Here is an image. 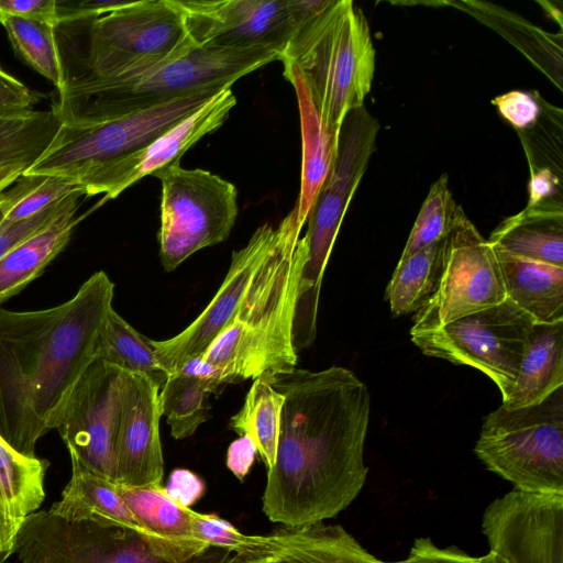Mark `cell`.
<instances>
[{
    "label": "cell",
    "instance_id": "6da1fadb",
    "mask_svg": "<svg viewBox=\"0 0 563 563\" xmlns=\"http://www.w3.org/2000/svg\"><path fill=\"white\" fill-rule=\"evenodd\" d=\"M261 378L284 396L263 512L269 521L291 527L335 517L358 496L368 473L367 386L342 366L295 367Z\"/></svg>",
    "mask_w": 563,
    "mask_h": 563
},
{
    "label": "cell",
    "instance_id": "7a4b0ae2",
    "mask_svg": "<svg viewBox=\"0 0 563 563\" xmlns=\"http://www.w3.org/2000/svg\"><path fill=\"white\" fill-rule=\"evenodd\" d=\"M114 284L99 271L69 300L42 310L0 307V435L35 457L37 441L56 427L113 309Z\"/></svg>",
    "mask_w": 563,
    "mask_h": 563
},
{
    "label": "cell",
    "instance_id": "3957f363",
    "mask_svg": "<svg viewBox=\"0 0 563 563\" xmlns=\"http://www.w3.org/2000/svg\"><path fill=\"white\" fill-rule=\"evenodd\" d=\"M297 206L276 225L266 251L225 329L202 356L225 384L271 376L296 367L292 321L307 244Z\"/></svg>",
    "mask_w": 563,
    "mask_h": 563
},
{
    "label": "cell",
    "instance_id": "277c9868",
    "mask_svg": "<svg viewBox=\"0 0 563 563\" xmlns=\"http://www.w3.org/2000/svg\"><path fill=\"white\" fill-rule=\"evenodd\" d=\"M278 56L269 47H195L130 77L70 79L52 107L62 121L121 115L206 88L233 86Z\"/></svg>",
    "mask_w": 563,
    "mask_h": 563
},
{
    "label": "cell",
    "instance_id": "5b68a950",
    "mask_svg": "<svg viewBox=\"0 0 563 563\" xmlns=\"http://www.w3.org/2000/svg\"><path fill=\"white\" fill-rule=\"evenodd\" d=\"M278 60L298 70L322 118L340 129L372 88L375 49L366 16L352 0H322L296 27Z\"/></svg>",
    "mask_w": 563,
    "mask_h": 563
},
{
    "label": "cell",
    "instance_id": "8992f818",
    "mask_svg": "<svg viewBox=\"0 0 563 563\" xmlns=\"http://www.w3.org/2000/svg\"><path fill=\"white\" fill-rule=\"evenodd\" d=\"M378 131L379 122L364 106L350 111L341 124L333 165L307 218V257L292 321L297 352L309 347L316 339L324 269L347 207L375 151Z\"/></svg>",
    "mask_w": 563,
    "mask_h": 563
},
{
    "label": "cell",
    "instance_id": "52a82bcc",
    "mask_svg": "<svg viewBox=\"0 0 563 563\" xmlns=\"http://www.w3.org/2000/svg\"><path fill=\"white\" fill-rule=\"evenodd\" d=\"M228 88L232 86L206 88L121 115L62 121L47 150L24 174L65 177L84 188L107 165L150 144Z\"/></svg>",
    "mask_w": 563,
    "mask_h": 563
},
{
    "label": "cell",
    "instance_id": "ba28073f",
    "mask_svg": "<svg viewBox=\"0 0 563 563\" xmlns=\"http://www.w3.org/2000/svg\"><path fill=\"white\" fill-rule=\"evenodd\" d=\"M474 452L514 489L563 494V387L537 405L487 415Z\"/></svg>",
    "mask_w": 563,
    "mask_h": 563
},
{
    "label": "cell",
    "instance_id": "9c48e42d",
    "mask_svg": "<svg viewBox=\"0 0 563 563\" xmlns=\"http://www.w3.org/2000/svg\"><path fill=\"white\" fill-rule=\"evenodd\" d=\"M76 23L86 29V70L70 79L130 77L197 47L187 34L176 0L129 1Z\"/></svg>",
    "mask_w": 563,
    "mask_h": 563
},
{
    "label": "cell",
    "instance_id": "30bf717a",
    "mask_svg": "<svg viewBox=\"0 0 563 563\" xmlns=\"http://www.w3.org/2000/svg\"><path fill=\"white\" fill-rule=\"evenodd\" d=\"M159 179V256L166 272L194 253L228 239L235 223L236 187L202 168H184L180 161L155 172Z\"/></svg>",
    "mask_w": 563,
    "mask_h": 563
},
{
    "label": "cell",
    "instance_id": "8fae6325",
    "mask_svg": "<svg viewBox=\"0 0 563 563\" xmlns=\"http://www.w3.org/2000/svg\"><path fill=\"white\" fill-rule=\"evenodd\" d=\"M534 320L509 298L432 330L410 334L428 356L487 375L505 398L511 390Z\"/></svg>",
    "mask_w": 563,
    "mask_h": 563
},
{
    "label": "cell",
    "instance_id": "7c38bea8",
    "mask_svg": "<svg viewBox=\"0 0 563 563\" xmlns=\"http://www.w3.org/2000/svg\"><path fill=\"white\" fill-rule=\"evenodd\" d=\"M14 552L21 563H169L133 531L91 521H68L49 510L32 514ZM233 553L211 548L185 563H227Z\"/></svg>",
    "mask_w": 563,
    "mask_h": 563
},
{
    "label": "cell",
    "instance_id": "4fadbf2b",
    "mask_svg": "<svg viewBox=\"0 0 563 563\" xmlns=\"http://www.w3.org/2000/svg\"><path fill=\"white\" fill-rule=\"evenodd\" d=\"M506 298L496 253L464 212L444 239L438 288L416 313L410 334L435 329Z\"/></svg>",
    "mask_w": 563,
    "mask_h": 563
},
{
    "label": "cell",
    "instance_id": "5bb4252c",
    "mask_svg": "<svg viewBox=\"0 0 563 563\" xmlns=\"http://www.w3.org/2000/svg\"><path fill=\"white\" fill-rule=\"evenodd\" d=\"M197 47H269L279 54L322 0H176Z\"/></svg>",
    "mask_w": 563,
    "mask_h": 563
},
{
    "label": "cell",
    "instance_id": "9a60e30c",
    "mask_svg": "<svg viewBox=\"0 0 563 563\" xmlns=\"http://www.w3.org/2000/svg\"><path fill=\"white\" fill-rule=\"evenodd\" d=\"M126 372L95 358L56 423L71 464L115 483L114 448Z\"/></svg>",
    "mask_w": 563,
    "mask_h": 563
},
{
    "label": "cell",
    "instance_id": "2e32d148",
    "mask_svg": "<svg viewBox=\"0 0 563 563\" xmlns=\"http://www.w3.org/2000/svg\"><path fill=\"white\" fill-rule=\"evenodd\" d=\"M482 531L499 563H563V494L512 489L486 507Z\"/></svg>",
    "mask_w": 563,
    "mask_h": 563
},
{
    "label": "cell",
    "instance_id": "e0dca14e",
    "mask_svg": "<svg viewBox=\"0 0 563 563\" xmlns=\"http://www.w3.org/2000/svg\"><path fill=\"white\" fill-rule=\"evenodd\" d=\"M236 104L231 88L224 89L189 117L168 129L150 144L98 172L85 185L87 196L104 194L102 201L118 197L145 176L180 161L205 135L217 131Z\"/></svg>",
    "mask_w": 563,
    "mask_h": 563
},
{
    "label": "cell",
    "instance_id": "ac0fdd59",
    "mask_svg": "<svg viewBox=\"0 0 563 563\" xmlns=\"http://www.w3.org/2000/svg\"><path fill=\"white\" fill-rule=\"evenodd\" d=\"M272 231L273 224H262L242 249L232 252L220 288L187 328L170 339L151 340L155 355L168 375L176 373L189 358L202 355L230 323L266 251Z\"/></svg>",
    "mask_w": 563,
    "mask_h": 563
},
{
    "label": "cell",
    "instance_id": "d6986e66",
    "mask_svg": "<svg viewBox=\"0 0 563 563\" xmlns=\"http://www.w3.org/2000/svg\"><path fill=\"white\" fill-rule=\"evenodd\" d=\"M159 389L143 375L128 374L114 448L115 484H163Z\"/></svg>",
    "mask_w": 563,
    "mask_h": 563
},
{
    "label": "cell",
    "instance_id": "ffe728a7",
    "mask_svg": "<svg viewBox=\"0 0 563 563\" xmlns=\"http://www.w3.org/2000/svg\"><path fill=\"white\" fill-rule=\"evenodd\" d=\"M265 563H387L371 554L340 525L282 526L257 534L253 549L236 554Z\"/></svg>",
    "mask_w": 563,
    "mask_h": 563
},
{
    "label": "cell",
    "instance_id": "44dd1931",
    "mask_svg": "<svg viewBox=\"0 0 563 563\" xmlns=\"http://www.w3.org/2000/svg\"><path fill=\"white\" fill-rule=\"evenodd\" d=\"M115 486L145 529L144 542L156 556L169 563H185L211 549L194 533L191 507L172 499L163 484Z\"/></svg>",
    "mask_w": 563,
    "mask_h": 563
},
{
    "label": "cell",
    "instance_id": "7402d4cb",
    "mask_svg": "<svg viewBox=\"0 0 563 563\" xmlns=\"http://www.w3.org/2000/svg\"><path fill=\"white\" fill-rule=\"evenodd\" d=\"M48 462L25 456L0 435V553H14L16 536L45 498Z\"/></svg>",
    "mask_w": 563,
    "mask_h": 563
},
{
    "label": "cell",
    "instance_id": "603a6c76",
    "mask_svg": "<svg viewBox=\"0 0 563 563\" xmlns=\"http://www.w3.org/2000/svg\"><path fill=\"white\" fill-rule=\"evenodd\" d=\"M283 75L295 89L301 128L302 161L298 219L306 223L317 195L333 165L340 129L330 126L312 101L298 70L283 63Z\"/></svg>",
    "mask_w": 563,
    "mask_h": 563
},
{
    "label": "cell",
    "instance_id": "cb8c5ba5",
    "mask_svg": "<svg viewBox=\"0 0 563 563\" xmlns=\"http://www.w3.org/2000/svg\"><path fill=\"white\" fill-rule=\"evenodd\" d=\"M84 191L69 195L63 209L42 230L19 244L0 260V303L13 297L37 278L64 250L75 227Z\"/></svg>",
    "mask_w": 563,
    "mask_h": 563
},
{
    "label": "cell",
    "instance_id": "d4e9b609",
    "mask_svg": "<svg viewBox=\"0 0 563 563\" xmlns=\"http://www.w3.org/2000/svg\"><path fill=\"white\" fill-rule=\"evenodd\" d=\"M487 241L494 250L563 267L562 199L526 207L504 220Z\"/></svg>",
    "mask_w": 563,
    "mask_h": 563
},
{
    "label": "cell",
    "instance_id": "484cf974",
    "mask_svg": "<svg viewBox=\"0 0 563 563\" xmlns=\"http://www.w3.org/2000/svg\"><path fill=\"white\" fill-rule=\"evenodd\" d=\"M68 521H91L135 532L143 541L146 531L119 494L115 483L71 464V477L62 499L48 509Z\"/></svg>",
    "mask_w": 563,
    "mask_h": 563
},
{
    "label": "cell",
    "instance_id": "4316f807",
    "mask_svg": "<svg viewBox=\"0 0 563 563\" xmlns=\"http://www.w3.org/2000/svg\"><path fill=\"white\" fill-rule=\"evenodd\" d=\"M563 387V320L534 323L516 382L501 406L518 409L543 401Z\"/></svg>",
    "mask_w": 563,
    "mask_h": 563
},
{
    "label": "cell",
    "instance_id": "83f0119b",
    "mask_svg": "<svg viewBox=\"0 0 563 563\" xmlns=\"http://www.w3.org/2000/svg\"><path fill=\"white\" fill-rule=\"evenodd\" d=\"M494 251L507 298L536 323L563 320V267Z\"/></svg>",
    "mask_w": 563,
    "mask_h": 563
},
{
    "label": "cell",
    "instance_id": "f1b7e54d",
    "mask_svg": "<svg viewBox=\"0 0 563 563\" xmlns=\"http://www.w3.org/2000/svg\"><path fill=\"white\" fill-rule=\"evenodd\" d=\"M444 262V240L400 258L386 287L393 317L418 312L435 292Z\"/></svg>",
    "mask_w": 563,
    "mask_h": 563
},
{
    "label": "cell",
    "instance_id": "f546056e",
    "mask_svg": "<svg viewBox=\"0 0 563 563\" xmlns=\"http://www.w3.org/2000/svg\"><path fill=\"white\" fill-rule=\"evenodd\" d=\"M62 125L52 107L0 115V168L33 166Z\"/></svg>",
    "mask_w": 563,
    "mask_h": 563
},
{
    "label": "cell",
    "instance_id": "4dcf8cb0",
    "mask_svg": "<svg viewBox=\"0 0 563 563\" xmlns=\"http://www.w3.org/2000/svg\"><path fill=\"white\" fill-rule=\"evenodd\" d=\"M95 358L126 373L143 375L162 387L168 373L161 366L151 340L112 309L99 334Z\"/></svg>",
    "mask_w": 563,
    "mask_h": 563
},
{
    "label": "cell",
    "instance_id": "1f68e13d",
    "mask_svg": "<svg viewBox=\"0 0 563 563\" xmlns=\"http://www.w3.org/2000/svg\"><path fill=\"white\" fill-rule=\"evenodd\" d=\"M283 405V394L258 377L250 387L242 408L230 419L232 430L252 440L266 470L275 463Z\"/></svg>",
    "mask_w": 563,
    "mask_h": 563
},
{
    "label": "cell",
    "instance_id": "d6a6232c",
    "mask_svg": "<svg viewBox=\"0 0 563 563\" xmlns=\"http://www.w3.org/2000/svg\"><path fill=\"white\" fill-rule=\"evenodd\" d=\"M0 23L14 51L62 92L67 85V71L56 38L57 27L9 14H0Z\"/></svg>",
    "mask_w": 563,
    "mask_h": 563
},
{
    "label": "cell",
    "instance_id": "836d02e7",
    "mask_svg": "<svg viewBox=\"0 0 563 563\" xmlns=\"http://www.w3.org/2000/svg\"><path fill=\"white\" fill-rule=\"evenodd\" d=\"M209 396L207 387L197 378L180 372L168 375L159 389V405L174 439L191 437L207 421Z\"/></svg>",
    "mask_w": 563,
    "mask_h": 563
},
{
    "label": "cell",
    "instance_id": "e575fe53",
    "mask_svg": "<svg viewBox=\"0 0 563 563\" xmlns=\"http://www.w3.org/2000/svg\"><path fill=\"white\" fill-rule=\"evenodd\" d=\"M76 191L85 192V189L68 178L23 174L3 191L2 224L27 219Z\"/></svg>",
    "mask_w": 563,
    "mask_h": 563
},
{
    "label": "cell",
    "instance_id": "d590c367",
    "mask_svg": "<svg viewBox=\"0 0 563 563\" xmlns=\"http://www.w3.org/2000/svg\"><path fill=\"white\" fill-rule=\"evenodd\" d=\"M463 213L449 190L448 176H440L430 187L400 258L444 240Z\"/></svg>",
    "mask_w": 563,
    "mask_h": 563
},
{
    "label": "cell",
    "instance_id": "8d00e7d4",
    "mask_svg": "<svg viewBox=\"0 0 563 563\" xmlns=\"http://www.w3.org/2000/svg\"><path fill=\"white\" fill-rule=\"evenodd\" d=\"M191 525L195 536L209 548L224 549L234 554L250 552L257 540V534H245L216 514L192 509Z\"/></svg>",
    "mask_w": 563,
    "mask_h": 563
},
{
    "label": "cell",
    "instance_id": "74e56055",
    "mask_svg": "<svg viewBox=\"0 0 563 563\" xmlns=\"http://www.w3.org/2000/svg\"><path fill=\"white\" fill-rule=\"evenodd\" d=\"M499 114L519 132H527L539 121L543 100L527 91L512 90L492 100Z\"/></svg>",
    "mask_w": 563,
    "mask_h": 563
},
{
    "label": "cell",
    "instance_id": "f35d334b",
    "mask_svg": "<svg viewBox=\"0 0 563 563\" xmlns=\"http://www.w3.org/2000/svg\"><path fill=\"white\" fill-rule=\"evenodd\" d=\"M67 197L27 219L10 224L1 223L0 260L19 244L47 225L63 209Z\"/></svg>",
    "mask_w": 563,
    "mask_h": 563
},
{
    "label": "cell",
    "instance_id": "ab89813d",
    "mask_svg": "<svg viewBox=\"0 0 563 563\" xmlns=\"http://www.w3.org/2000/svg\"><path fill=\"white\" fill-rule=\"evenodd\" d=\"M477 559L455 545L440 548L430 538L420 537L406 559L390 563H477Z\"/></svg>",
    "mask_w": 563,
    "mask_h": 563
},
{
    "label": "cell",
    "instance_id": "60d3db41",
    "mask_svg": "<svg viewBox=\"0 0 563 563\" xmlns=\"http://www.w3.org/2000/svg\"><path fill=\"white\" fill-rule=\"evenodd\" d=\"M41 98V93L30 89L0 66V115L32 110Z\"/></svg>",
    "mask_w": 563,
    "mask_h": 563
},
{
    "label": "cell",
    "instance_id": "b9f144b4",
    "mask_svg": "<svg viewBox=\"0 0 563 563\" xmlns=\"http://www.w3.org/2000/svg\"><path fill=\"white\" fill-rule=\"evenodd\" d=\"M129 1L122 0H56L58 23L68 24L74 22L89 21L115 10Z\"/></svg>",
    "mask_w": 563,
    "mask_h": 563
},
{
    "label": "cell",
    "instance_id": "7bdbcfd3",
    "mask_svg": "<svg viewBox=\"0 0 563 563\" xmlns=\"http://www.w3.org/2000/svg\"><path fill=\"white\" fill-rule=\"evenodd\" d=\"M0 14L59 25L56 0H0Z\"/></svg>",
    "mask_w": 563,
    "mask_h": 563
},
{
    "label": "cell",
    "instance_id": "ee69618b",
    "mask_svg": "<svg viewBox=\"0 0 563 563\" xmlns=\"http://www.w3.org/2000/svg\"><path fill=\"white\" fill-rule=\"evenodd\" d=\"M164 487L172 499L185 507L200 499L206 489L203 481L186 468L174 470Z\"/></svg>",
    "mask_w": 563,
    "mask_h": 563
},
{
    "label": "cell",
    "instance_id": "f6af8a7d",
    "mask_svg": "<svg viewBox=\"0 0 563 563\" xmlns=\"http://www.w3.org/2000/svg\"><path fill=\"white\" fill-rule=\"evenodd\" d=\"M561 176L556 175L550 167L532 169L528 184L527 207H533L552 199H561Z\"/></svg>",
    "mask_w": 563,
    "mask_h": 563
},
{
    "label": "cell",
    "instance_id": "bcb514c9",
    "mask_svg": "<svg viewBox=\"0 0 563 563\" xmlns=\"http://www.w3.org/2000/svg\"><path fill=\"white\" fill-rule=\"evenodd\" d=\"M200 380L210 394H219L227 385L222 371L202 356L191 357L177 371Z\"/></svg>",
    "mask_w": 563,
    "mask_h": 563
},
{
    "label": "cell",
    "instance_id": "7dc6e473",
    "mask_svg": "<svg viewBox=\"0 0 563 563\" xmlns=\"http://www.w3.org/2000/svg\"><path fill=\"white\" fill-rule=\"evenodd\" d=\"M256 454L257 450L252 440L242 435L229 445L227 466L239 481H244L254 463Z\"/></svg>",
    "mask_w": 563,
    "mask_h": 563
},
{
    "label": "cell",
    "instance_id": "c3c4849f",
    "mask_svg": "<svg viewBox=\"0 0 563 563\" xmlns=\"http://www.w3.org/2000/svg\"><path fill=\"white\" fill-rule=\"evenodd\" d=\"M25 172V167L0 168V194L5 191Z\"/></svg>",
    "mask_w": 563,
    "mask_h": 563
},
{
    "label": "cell",
    "instance_id": "681fc988",
    "mask_svg": "<svg viewBox=\"0 0 563 563\" xmlns=\"http://www.w3.org/2000/svg\"><path fill=\"white\" fill-rule=\"evenodd\" d=\"M477 563H499L495 553L489 551L486 555L479 556Z\"/></svg>",
    "mask_w": 563,
    "mask_h": 563
},
{
    "label": "cell",
    "instance_id": "f907efd6",
    "mask_svg": "<svg viewBox=\"0 0 563 563\" xmlns=\"http://www.w3.org/2000/svg\"><path fill=\"white\" fill-rule=\"evenodd\" d=\"M229 563H265V562L249 561V560H245L236 554H232L231 558L229 559Z\"/></svg>",
    "mask_w": 563,
    "mask_h": 563
},
{
    "label": "cell",
    "instance_id": "816d5d0a",
    "mask_svg": "<svg viewBox=\"0 0 563 563\" xmlns=\"http://www.w3.org/2000/svg\"><path fill=\"white\" fill-rule=\"evenodd\" d=\"M4 219V200H3V192L0 194V225Z\"/></svg>",
    "mask_w": 563,
    "mask_h": 563
},
{
    "label": "cell",
    "instance_id": "f5cc1de1",
    "mask_svg": "<svg viewBox=\"0 0 563 563\" xmlns=\"http://www.w3.org/2000/svg\"><path fill=\"white\" fill-rule=\"evenodd\" d=\"M8 558V555L0 553V563H3Z\"/></svg>",
    "mask_w": 563,
    "mask_h": 563
},
{
    "label": "cell",
    "instance_id": "db71d44e",
    "mask_svg": "<svg viewBox=\"0 0 563 563\" xmlns=\"http://www.w3.org/2000/svg\"><path fill=\"white\" fill-rule=\"evenodd\" d=\"M227 563H229V560L227 561Z\"/></svg>",
    "mask_w": 563,
    "mask_h": 563
}]
</instances>
